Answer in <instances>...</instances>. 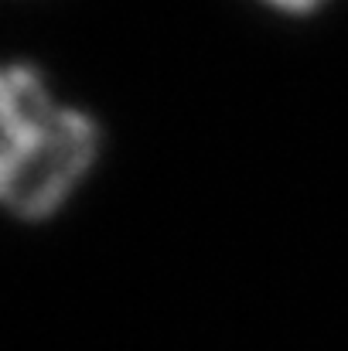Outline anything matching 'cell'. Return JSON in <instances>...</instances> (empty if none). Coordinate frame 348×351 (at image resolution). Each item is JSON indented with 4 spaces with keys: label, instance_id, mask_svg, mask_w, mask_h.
I'll return each mask as SVG.
<instances>
[{
    "label": "cell",
    "instance_id": "2",
    "mask_svg": "<svg viewBox=\"0 0 348 351\" xmlns=\"http://www.w3.org/2000/svg\"><path fill=\"white\" fill-rule=\"evenodd\" d=\"M270 7H277V10H290V14H308V10H314L321 0H266Z\"/></svg>",
    "mask_w": 348,
    "mask_h": 351
},
{
    "label": "cell",
    "instance_id": "1",
    "mask_svg": "<svg viewBox=\"0 0 348 351\" xmlns=\"http://www.w3.org/2000/svg\"><path fill=\"white\" fill-rule=\"evenodd\" d=\"M100 154L89 113L58 103L31 65H0V208L38 222L55 215Z\"/></svg>",
    "mask_w": 348,
    "mask_h": 351
}]
</instances>
